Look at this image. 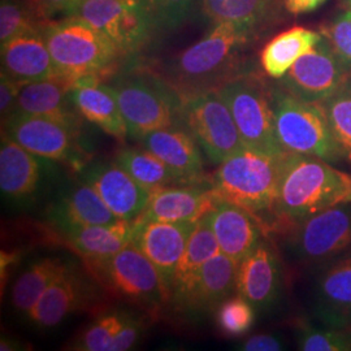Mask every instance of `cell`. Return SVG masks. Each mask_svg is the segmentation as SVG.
<instances>
[{"label": "cell", "instance_id": "6da1fadb", "mask_svg": "<svg viewBox=\"0 0 351 351\" xmlns=\"http://www.w3.org/2000/svg\"><path fill=\"white\" fill-rule=\"evenodd\" d=\"M258 40L232 23L211 25L198 42L181 51L164 66L163 75L182 101L221 88L246 69L245 52Z\"/></svg>", "mask_w": 351, "mask_h": 351}, {"label": "cell", "instance_id": "7a4b0ae2", "mask_svg": "<svg viewBox=\"0 0 351 351\" xmlns=\"http://www.w3.org/2000/svg\"><path fill=\"white\" fill-rule=\"evenodd\" d=\"M351 175L324 159L287 152L275 207V224L285 230L315 213L348 203Z\"/></svg>", "mask_w": 351, "mask_h": 351}, {"label": "cell", "instance_id": "3957f363", "mask_svg": "<svg viewBox=\"0 0 351 351\" xmlns=\"http://www.w3.org/2000/svg\"><path fill=\"white\" fill-rule=\"evenodd\" d=\"M285 154L271 155L243 147L220 164L213 190L220 199L245 208L263 226L265 215L275 217Z\"/></svg>", "mask_w": 351, "mask_h": 351}, {"label": "cell", "instance_id": "277c9868", "mask_svg": "<svg viewBox=\"0 0 351 351\" xmlns=\"http://www.w3.org/2000/svg\"><path fill=\"white\" fill-rule=\"evenodd\" d=\"M58 75L75 85L84 77L110 71L123 55L112 42L85 20L69 16L42 26Z\"/></svg>", "mask_w": 351, "mask_h": 351}, {"label": "cell", "instance_id": "5b68a950", "mask_svg": "<svg viewBox=\"0 0 351 351\" xmlns=\"http://www.w3.org/2000/svg\"><path fill=\"white\" fill-rule=\"evenodd\" d=\"M271 95L277 139L282 150L311 155L329 163L343 159L320 104L302 101L280 84L271 85Z\"/></svg>", "mask_w": 351, "mask_h": 351}, {"label": "cell", "instance_id": "8992f818", "mask_svg": "<svg viewBox=\"0 0 351 351\" xmlns=\"http://www.w3.org/2000/svg\"><path fill=\"white\" fill-rule=\"evenodd\" d=\"M110 86L129 136L141 139L154 130L182 124V99L160 75L133 72L116 78Z\"/></svg>", "mask_w": 351, "mask_h": 351}, {"label": "cell", "instance_id": "52a82bcc", "mask_svg": "<svg viewBox=\"0 0 351 351\" xmlns=\"http://www.w3.org/2000/svg\"><path fill=\"white\" fill-rule=\"evenodd\" d=\"M217 93L229 107L245 147L282 155L275 129L271 85L263 77L246 72L228 81Z\"/></svg>", "mask_w": 351, "mask_h": 351}, {"label": "cell", "instance_id": "ba28073f", "mask_svg": "<svg viewBox=\"0 0 351 351\" xmlns=\"http://www.w3.org/2000/svg\"><path fill=\"white\" fill-rule=\"evenodd\" d=\"M71 16L98 29L123 56L142 50L158 32L146 0H82Z\"/></svg>", "mask_w": 351, "mask_h": 351}, {"label": "cell", "instance_id": "9c48e42d", "mask_svg": "<svg viewBox=\"0 0 351 351\" xmlns=\"http://www.w3.org/2000/svg\"><path fill=\"white\" fill-rule=\"evenodd\" d=\"M293 255L307 265H324L351 254V206L342 203L290 228Z\"/></svg>", "mask_w": 351, "mask_h": 351}, {"label": "cell", "instance_id": "30bf717a", "mask_svg": "<svg viewBox=\"0 0 351 351\" xmlns=\"http://www.w3.org/2000/svg\"><path fill=\"white\" fill-rule=\"evenodd\" d=\"M181 119L213 163L221 164L245 147L232 112L217 90L182 101Z\"/></svg>", "mask_w": 351, "mask_h": 351}, {"label": "cell", "instance_id": "8fae6325", "mask_svg": "<svg viewBox=\"0 0 351 351\" xmlns=\"http://www.w3.org/2000/svg\"><path fill=\"white\" fill-rule=\"evenodd\" d=\"M93 264L106 284L120 297L141 303L171 300V291L156 267L132 243L111 258Z\"/></svg>", "mask_w": 351, "mask_h": 351}, {"label": "cell", "instance_id": "7c38bea8", "mask_svg": "<svg viewBox=\"0 0 351 351\" xmlns=\"http://www.w3.org/2000/svg\"><path fill=\"white\" fill-rule=\"evenodd\" d=\"M350 75L322 36L311 50L293 64L280 85L302 101L320 104L345 88Z\"/></svg>", "mask_w": 351, "mask_h": 351}, {"label": "cell", "instance_id": "4fadbf2b", "mask_svg": "<svg viewBox=\"0 0 351 351\" xmlns=\"http://www.w3.org/2000/svg\"><path fill=\"white\" fill-rule=\"evenodd\" d=\"M195 223L141 221L133 223L132 245L156 267L169 291L177 265L185 251Z\"/></svg>", "mask_w": 351, "mask_h": 351}, {"label": "cell", "instance_id": "5bb4252c", "mask_svg": "<svg viewBox=\"0 0 351 351\" xmlns=\"http://www.w3.org/2000/svg\"><path fill=\"white\" fill-rule=\"evenodd\" d=\"M3 128L5 134L38 158L63 162L73 154L75 126L49 117L13 114Z\"/></svg>", "mask_w": 351, "mask_h": 351}, {"label": "cell", "instance_id": "9a60e30c", "mask_svg": "<svg viewBox=\"0 0 351 351\" xmlns=\"http://www.w3.org/2000/svg\"><path fill=\"white\" fill-rule=\"evenodd\" d=\"M197 7L210 25L232 23L256 39L282 24L289 13L285 0H198Z\"/></svg>", "mask_w": 351, "mask_h": 351}, {"label": "cell", "instance_id": "2e32d148", "mask_svg": "<svg viewBox=\"0 0 351 351\" xmlns=\"http://www.w3.org/2000/svg\"><path fill=\"white\" fill-rule=\"evenodd\" d=\"M116 217L136 221L150 201L151 191L143 188L116 163L95 164L84 176Z\"/></svg>", "mask_w": 351, "mask_h": 351}, {"label": "cell", "instance_id": "e0dca14e", "mask_svg": "<svg viewBox=\"0 0 351 351\" xmlns=\"http://www.w3.org/2000/svg\"><path fill=\"white\" fill-rule=\"evenodd\" d=\"M141 141L145 149L169 167L181 184L201 182L204 177L201 147L184 123L150 132Z\"/></svg>", "mask_w": 351, "mask_h": 351}, {"label": "cell", "instance_id": "ac0fdd59", "mask_svg": "<svg viewBox=\"0 0 351 351\" xmlns=\"http://www.w3.org/2000/svg\"><path fill=\"white\" fill-rule=\"evenodd\" d=\"M314 306L324 326L351 328V254L320 267L314 282Z\"/></svg>", "mask_w": 351, "mask_h": 351}, {"label": "cell", "instance_id": "d6986e66", "mask_svg": "<svg viewBox=\"0 0 351 351\" xmlns=\"http://www.w3.org/2000/svg\"><path fill=\"white\" fill-rule=\"evenodd\" d=\"M220 197L211 189L195 188L193 185L176 188L167 186L151 193L145 211L133 223L168 221L197 223L213 211Z\"/></svg>", "mask_w": 351, "mask_h": 351}, {"label": "cell", "instance_id": "ffe728a7", "mask_svg": "<svg viewBox=\"0 0 351 351\" xmlns=\"http://www.w3.org/2000/svg\"><path fill=\"white\" fill-rule=\"evenodd\" d=\"M219 247L236 263H241L263 241V226L245 208L220 199L207 215Z\"/></svg>", "mask_w": 351, "mask_h": 351}, {"label": "cell", "instance_id": "44dd1931", "mask_svg": "<svg viewBox=\"0 0 351 351\" xmlns=\"http://www.w3.org/2000/svg\"><path fill=\"white\" fill-rule=\"evenodd\" d=\"M0 49L1 73L21 85L60 77L42 27L13 38L8 43L0 46Z\"/></svg>", "mask_w": 351, "mask_h": 351}, {"label": "cell", "instance_id": "7402d4cb", "mask_svg": "<svg viewBox=\"0 0 351 351\" xmlns=\"http://www.w3.org/2000/svg\"><path fill=\"white\" fill-rule=\"evenodd\" d=\"M280 277L276 251L263 239L239 264L237 294L251 303L255 310H264L276 301Z\"/></svg>", "mask_w": 351, "mask_h": 351}, {"label": "cell", "instance_id": "603a6c76", "mask_svg": "<svg viewBox=\"0 0 351 351\" xmlns=\"http://www.w3.org/2000/svg\"><path fill=\"white\" fill-rule=\"evenodd\" d=\"M72 88V82L63 77L25 84L20 90L13 114L49 117L78 128V112L71 97Z\"/></svg>", "mask_w": 351, "mask_h": 351}, {"label": "cell", "instance_id": "cb8c5ba5", "mask_svg": "<svg viewBox=\"0 0 351 351\" xmlns=\"http://www.w3.org/2000/svg\"><path fill=\"white\" fill-rule=\"evenodd\" d=\"M71 97L81 117L99 126L114 138L124 139L129 136L112 88L101 84L99 77L90 75L78 80L71 91Z\"/></svg>", "mask_w": 351, "mask_h": 351}, {"label": "cell", "instance_id": "d4e9b609", "mask_svg": "<svg viewBox=\"0 0 351 351\" xmlns=\"http://www.w3.org/2000/svg\"><path fill=\"white\" fill-rule=\"evenodd\" d=\"M239 263L221 251L202 267L182 308L213 310L237 291Z\"/></svg>", "mask_w": 351, "mask_h": 351}, {"label": "cell", "instance_id": "484cf974", "mask_svg": "<svg viewBox=\"0 0 351 351\" xmlns=\"http://www.w3.org/2000/svg\"><path fill=\"white\" fill-rule=\"evenodd\" d=\"M85 297L84 281L68 268L51 284L26 316L38 328H53L77 311Z\"/></svg>", "mask_w": 351, "mask_h": 351}, {"label": "cell", "instance_id": "4316f807", "mask_svg": "<svg viewBox=\"0 0 351 351\" xmlns=\"http://www.w3.org/2000/svg\"><path fill=\"white\" fill-rule=\"evenodd\" d=\"M37 155L25 150L3 132L0 146V189L4 195L21 199L32 195L40 181Z\"/></svg>", "mask_w": 351, "mask_h": 351}, {"label": "cell", "instance_id": "83f0119b", "mask_svg": "<svg viewBox=\"0 0 351 351\" xmlns=\"http://www.w3.org/2000/svg\"><path fill=\"white\" fill-rule=\"evenodd\" d=\"M219 252L220 247L217 239L213 234V228L206 215L195 223L181 261L177 265L172 281L171 300L181 307L193 288L202 267Z\"/></svg>", "mask_w": 351, "mask_h": 351}, {"label": "cell", "instance_id": "f1b7e54d", "mask_svg": "<svg viewBox=\"0 0 351 351\" xmlns=\"http://www.w3.org/2000/svg\"><path fill=\"white\" fill-rule=\"evenodd\" d=\"M51 219L64 232L119 220L95 189L86 182L77 186L55 204L51 211Z\"/></svg>", "mask_w": 351, "mask_h": 351}, {"label": "cell", "instance_id": "f546056e", "mask_svg": "<svg viewBox=\"0 0 351 351\" xmlns=\"http://www.w3.org/2000/svg\"><path fill=\"white\" fill-rule=\"evenodd\" d=\"M68 242L90 263L111 258L132 243L133 223L119 219L108 224L75 228L69 232Z\"/></svg>", "mask_w": 351, "mask_h": 351}, {"label": "cell", "instance_id": "4dcf8cb0", "mask_svg": "<svg viewBox=\"0 0 351 351\" xmlns=\"http://www.w3.org/2000/svg\"><path fill=\"white\" fill-rule=\"evenodd\" d=\"M320 32L304 26H293L268 40L261 51V65L264 73L281 80L301 56L320 40Z\"/></svg>", "mask_w": 351, "mask_h": 351}, {"label": "cell", "instance_id": "1f68e13d", "mask_svg": "<svg viewBox=\"0 0 351 351\" xmlns=\"http://www.w3.org/2000/svg\"><path fill=\"white\" fill-rule=\"evenodd\" d=\"M68 268L63 261L56 258H45L30 265L13 285V307L27 315L51 284Z\"/></svg>", "mask_w": 351, "mask_h": 351}, {"label": "cell", "instance_id": "d6a6232c", "mask_svg": "<svg viewBox=\"0 0 351 351\" xmlns=\"http://www.w3.org/2000/svg\"><path fill=\"white\" fill-rule=\"evenodd\" d=\"M114 163L120 165L143 188L151 193L159 189L181 184L169 167L155 154L145 149H125L119 151Z\"/></svg>", "mask_w": 351, "mask_h": 351}, {"label": "cell", "instance_id": "836d02e7", "mask_svg": "<svg viewBox=\"0 0 351 351\" xmlns=\"http://www.w3.org/2000/svg\"><path fill=\"white\" fill-rule=\"evenodd\" d=\"M47 20L34 0H1L0 46L24 33L40 29Z\"/></svg>", "mask_w": 351, "mask_h": 351}, {"label": "cell", "instance_id": "e575fe53", "mask_svg": "<svg viewBox=\"0 0 351 351\" xmlns=\"http://www.w3.org/2000/svg\"><path fill=\"white\" fill-rule=\"evenodd\" d=\"M343 159L351 164V86L348 84L320 103Z\"/></svg>", "mask_w": 351, "mask_h": 351}, {"label": "cell", "instance_id": "d590c367", "mask_svg": "<svg viewBox=\"0 0 351 351\" xmlns=\"http://www.w3.org/2000/svg\"><path fill=\"white\" fill-rule=\"evenodd\" d=\"M297 339L300 350L351 351V328H315L303 324Z\"/></svg>", "mask_w": 351, "mask_h": 351}, {"label": "cell", "instance_id": "8d00e7d4", "mask_svg": "<svg viewBox=\"0 0 351 351\" xmlns=\"http://www.w3.org/2000/svg\"><path fill=\"white\" fill-rule=\"evenodd\" d=\"M255 322V307L241 295L230 297L219 306L217 324L226 336H242Z\"/></svg>", "mask_w": 351, "mask_h": 351}, {"label": "cell", "instance_id": "74e56055", "mask_svg": "<svg viewBox=\"0 0 351 351\" xmlns=\"http://www.w3.org/2000/svg\"><path fill=\"white\" fill-rule=\"evenodd\" d=\"M320 34L339 59V63L351 75V10L336 14L320 27Z\"/></svg>", "mask_w": 351, "mask_h": 351}, {"label": "cell", "instance_id": "f35d334b", "mask_svg": "<svg viewBox=\"0 0 351 351\" xmlns=\"http://www.w3.org/2000/svg\"><path fill=\"white\" fill-rule=\"evenodd\" d=\"M197 3L198 0H146L158 32L173 30L182 25Z\"/></svg>", "mask_w": 351, "mask_h": 351}, {"label": "cell", "instance_id": "ab89813d", "mask_svg": "<svg viewBox=\"0 0 351 351\" xmlns=\"http://www.w3.org/2000/svg\"><path fill=\"white\" fill-rule=\"evenodd\" d=\"M124 314H111L101 316L94 324L88 326L75 343V350L108 351L113 337L123 326Z\"/></svg>", "mask_w": 351, "mask_h": 351}, {"label": "cell", "instance_id": "60d3db41", "mask_svg": "<svg viewBox=\"0 0 351 351\" xmlns=\"http://www.w3.org/2000/svg\"><path fill=\"white\" fill-rule=\"evenodd\" d=\"M23 88L21 84L13 81L8 75H0V114L1 124H4L14 112L16 101L19 98L20 90Z\"/></svg>", "mask_w": 351, "mask_h": 351}, {"label": "cell", "instance_id": "b9f144b4", "mask_svg": "<svg viewBox=\"0 0 351 351\" xmlns=\"http://www.w3.org/2000/svg\"><path fill=\"white\" fill-rule=\"evenodd\" d=\"M139 335H141V326L138 322L125 315L124 323L116 333V336L113 337L108 351H125L132 349L138 341Z\"/></svg>", "mask_w": 351, "mask_h": 351}, {"label": "cell", "instance_id": "7bdbcfd3", "mask_svg": "<svg viewBox=\"0 0 351 351\" xmlns=\"http://www.w3.org/2000/svg\"><path fill=\"white\" fill-rule=\"evenodd\" d=\"M285 349L284 341L276 335L271 333H262L255 335L250 339H246L239 350L243 351H280Z\"/></svg>", "mask_w": 351, "mask_h": 351}, {"label": "cell", "instance_id": "ee69618b", "mask_svg": "<svg viewBox=\"0 0 351 351\" xmlns=\"http://www.w3.org/2000/svg\"><path fill=\"white\" fill-rule=\"evenodd\" d=\"M43 14L49 19L58 13H68L69 16L75 12V8L82 0H34Z\"/></svg>", "mask_w": 351, "mask_h": 351}, {"label": "cell", "instance_id": "f6af8a7d", "mask_svg": "<svg viewBox=\"0 0 351 351\" xmlns=\"http://www.w3.org/2000/svg\"><path fill=\"white\" fill-rule=\"evenodd\" d=\"M326 0H285V8L290 14L300 16L306 13L314 12L322 7Z\"/></svg>", "mask_w": 351, "mask_h": 351}, {"label": "cell", "instance_id": "bcb514c9", "mask_svg": "<svg viewBox=\"0 0 351 351\" xmlns=\"http://www.w3.org/2000/svg\"><path fill=\"white\" fill-rule=\"evenodd\" d=\"M342 3L348 10H351V0H342Z\"/></svg>", "mask_w": 351, "mask_h": 351}, {"label": "cell", "instance_id": "7dc6e473", "mask_svg": "<svg viewBox=\"0 0 351 351\" xmlns=\"http://www.w3.org/2000/svg\"><path fill=\"white\" fill-rule=\"evenodd\" d=\"M348 203H351V193H350V197H349V201H348Z\"/></svg>", "mask_w": 351, "mask_h": 351}]
</instances>
